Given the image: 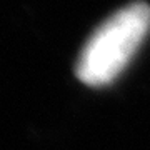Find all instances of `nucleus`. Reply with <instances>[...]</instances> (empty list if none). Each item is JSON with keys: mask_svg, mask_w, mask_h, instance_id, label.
Returning <instances> with one entry per match:
<instances>
[{"mask_svg": "<svg viewBox=\"0 0 150 150\" xmlns=\"http://www.w3.org/2000/svg\"><path fill=\"white\" fill-rule=\"evenodd\" d=\"M150 30V7L135 2L115 12L90 35L77 62V77L88 87L117 79Z\"/></svg>", "mask_w": 150, "mask_h": 150, "instance_id": "nucleus-1", "label": "nucleus"}]
</instances>
